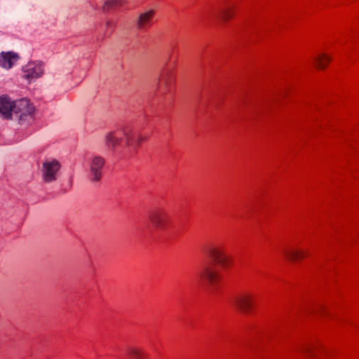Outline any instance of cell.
<instances>
[{
	"label": "cell",
	"mask_w": 359,
	"mask_h": 359,
	"mask_svg": "<svg viewBox=\"0 0 359 359\" xmlns=\"http://www.w3.org/2000/svg\"><path fill=\"white\" fill-rule=\"evenodd\" d=\"M128 355L132 359H148L149 356L142 349L132 347L128 350Z\"/></svg>",
	"instance_id": "cell-12"
},
{
	"label": "cell",
	"mask_w": 359,
	"mask_h": 359,
	"mask_svg": "<svg viewBox=\"0 0 359 359\" xmlns=\"http://www.w3.org/2000/svg\"><path fill=\"white\" fill-rule=\"evenodd\" d=\"M19 60L20 55L16 52L12 51L1 52V56H0V64L2 68L9 70V69L12 68Z\"/></svg>",
	"instance_id": "cell-6"
},
{
	"label": "cell",
	"mask_w": 359,
	"mask_h": 359,
	"mask_svg": "<svg viewBox=\"0 0 359 359\" xmlns=\"http://www.w3.org/2000/svg\"><path fill=\"white\" fill-rule=\"evenodd\" d=\"M151 220L153 225L159 228L166 227L168 222L167 215L163 213L162 210H154L151 215Z\"/></svg>",
	"instance_id": "cell-10"
},
{
	"label": "cell",
	"mask_w": 359,
	"mask_h": 359,
	"mask_svg": "<svg viewBox=\"0 0 359 359\" xmlns=\"http://www.w3.org/2000/svg\"><path fill=\"white\" fill-rule=\"evenodd\" d=\"M105 164V160L100 156H96L93 159L90 166L91 178L93 181H101L103 176V171Z\"/></svg>",
	"instance_id": "cell-5"
},
{
	"label": "cell",
	"mask_w": 359,
	"mask_h": 359,
	"mask_svg": "<svg viewBox=\"0 0 359 359\" xmlns=\"http://www.w3.org/2000/svg\"><path fill=\"white\" fill-rule=\"evenodd\" d=\"M0 105L2 117L6 119H11L14 112L15 103L8 96L3 95L1 96Z\"/></svg>",
	"instance_id": "cell-7"
},
{
	"label": "cell",
	"mask_w": 359,
	"mask_h": 359,
	"mask_svg": "<svg viewBox=\"0 0 359 359\" xmlns=\"http://www.w3.org/2000/svg\"><path fill=\"white\" fill-rule=\"evenodd\" d=\"M123 4H124V2L121 1H106L103 5V9L105 11H111V10H114L115 8H119Z\"/></svg>",
	"instance_id": "cell-14"
},
{
	"label": "cell",
	"mask_w": 359,
	"mask_h": 359,
	"mask_svg": "<svg viewBox=\"0 0 359 359\" xmlns=\"http://www.w3.org/2000/svg\"><path fill=\"white\" fill-rule=\"evenodd\" d=\"M62 164L58 159L51 158L42 163L41 178L45 184L54 183L60 176Z\"/></svg>",
	"instance_id": "cell-2"
},
{
	"label": "cell",
	"mask_w": 359,
	"mask_h": 359,
	"mask_svg": "<svg viewBox=\"0 0 359 359\" xmlns=\"http://www.w3.org/2000/svg\"><path fill=\"white\" fill-rule=\"evenodd\" d=\"M14 103L13 116L18 124H26L33 120L35 114V107L30 99L24 98Z\"/></svg>",
	"instance_id": "cell-1"
},
{
	"label": "cell",
	"mask_w": 359,
	"mask_h": 359,
	"mask_svg": "<svg viewBox=\"0 0 359 359\" xmlns=\"http://www.w3.org/2000/svg\"><path fill=\"white\" fill-rule=\"evenodd\" d=\"M155 15L154 10H150L146 12L142 13L138 18V25L140 28L146 26L148 23H151Z\"/></svg>",
	"instance_id": "cell-11"
},
{
	"label": "cell",
	"mask_w": 359,
	"mask_h": 359,
	"mask_svg": "<svg viewBox=\"0 0 359 359\" xmlns=\"http://www.w3.org/2000/svg\"><path fill=\"white\" fill-rule=\"evenodd\" d=\"M23 77L28 82H35L41 78L45 73V64L40 60H34L27 63L22 69Z\"/></svg>",
	"instance_id": "cell-4"
},
{
	"label": "cell",
	"mask_w": 359,
	"mask_h": 359,
	"mask_svg": "<svg viewBox=\"0 0 359 359\" xmlns=\"http://www.w3.org/2000/svg\"><path fill=\"white\" fill-rule=\"evenodd\" d=\"M234 306L237 312L244 316H251L256 312L255 298L251 294L244 293L235 298Z\"/></svg>",
	"instance_id": "cell-3"
},
{
	"label": "cell",
	"mask_w": 359,
	"mask_h": 359,
	"mask_svg": "<svg viewBox=\"0 0 359 359\" xmlns=\"http://www.w3.org/2000/svg\"><path fill=\"white\" fill-rule=\"evenodd\" d=\"M286 257L293 263H300L309 257V253L303 249H291L286 254Z\"/></svg>",
	"instance_id": "cell-9"
},
{
	"label": "cell",
	"mask_w": 359,
	"mask_h": 359,
	"mask_svg": "<svg viewBox=\"0 0 359 359\" xmlns=\"http://www.w3.org/2000/svg\"><path fill=\"white\" fill-rule=\"evenodd\" d=\"M119 138L114 134H109L107 136V144L109 148H114L119 144Z\"/></svg>",
	"instance_id": "cell-15"
},
{
	"label": "cell",
	"mask_w": 359,
	"mask_h": 359,
	"mask_svg": "<svg viewBox=\"0 0 359 359\" xmlns=\"http://www.w3.org/2000/svg\"><path fill=\"white\" fill-rule=\"evenodd\" d=\"M236 10L234 7L227 8L222 11L221 18L222 21L227 23L234 18L235 16Z\"/></svg>",
	"instance_id": "cell-13"
},
{
	"label": "cell",
	"mask_w": 359,
	"mask_h": 359,
	"mask_svg": "<svg viewBox=\"0 0 359 359\" xmlns=\"http://www.w3.org/2000/svg\"><path fill=\"white\" fill-rule=\"evenodd\" d=\"M332 62L331 55L327 53H319L313 60V65L315 70L323 72L327 70Z\"/></svg>",
	"instance_id": "cell-8"
}]
</instances>
